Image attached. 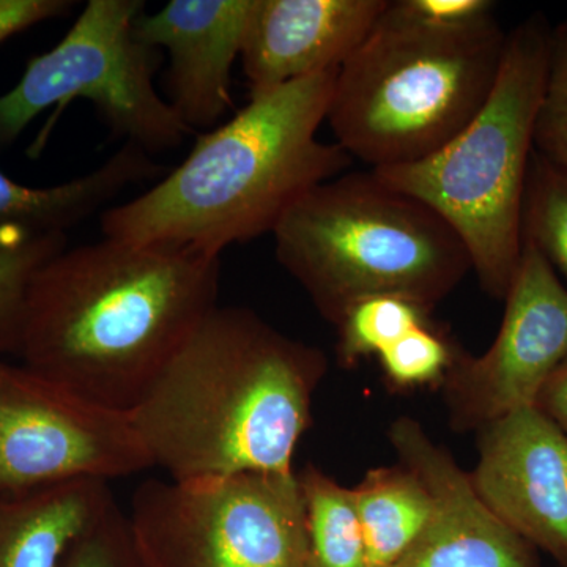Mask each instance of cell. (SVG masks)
Listing matches in <instances>:
<instances>
[{"instance_id":"17","label":"cell","mask_w":567,"mask_h":567,"mask_svg":"<svg viewBox=\"0 0 567 567\" xmlns=\"http://www.w3.org/2000/svg\"><path fill=\"white\" fill-rule=\"evenodd\" d=\"M369 567H390L420 535L431 498L405 466L377 468L352 488Z\"/></svg>"},{"instance_id":"7","label":"cell","mask_w":567,"mask_h":567,"mask_svg":"<svg viewBox=\"0 0 567 567\" xmlns=\"http://www.w3.org/2000/svg\"><path fill=\"white\" fill-rule=\"evenodd\" d=\"M145 11L142 0H89L80 17L51 51L35 55L10 92L0 96V148L10 147L41 112L59 106L40 140L63 107L87 100L115 137L145 152L173 151L192 130L155 87L158 50L137 39L134 24Z\"/></svg>"},{"instance_id":"16","label":"cell","mask_w":567,"mask_h":567,"mask_svg":"<svg viewBox=\"0 0 567 567\" xmlns=\"http://www.w3.org/2000/svg\"><path fill=\"white\" fill-rule=\"evenodd\" d=\"M112 502L110 483L102 480L0 494V567H59Z\"/></svg>"},{"instance_id":"24","label":"cell","mask_w":567,"mask_h":567,"mask_svg":"<svg viewBox=\"0 0 567 567\" xmlns=\"http://www.w3.org/2000/svg\"><path fill=\"white\" fill-rule=\"evenodd\" d=\"M454 347L425 323L413 328L379 354L390 382L398 386H417L445 377Z\"/></svg>"},{"instance_id":"1","label":"cell","mask_w":567,"mask_h":567,"mask_svg":"<svg viewBox=\"0 0 567 567\" xmlns=\"http://www.w3.org/2000/svg\"><path fill=\"white\" fill-rule=\"evenodd\" d=\"M219 257L103 238L33 276L18 357L89 401L132 412L218 306Z\"/></svg>"},{"instance_id":"5","label":"cell","mask_w":567,"mask_h":567,"mask_svg":"<svg viewBox=\"0 0 567 567\" xmlns=\"http://www.w3.org/2000/svg\"><path fill=\"white\" fill-rule=\"evenodd\" d=\"M271 235L278 262L334 327L354 305L380 295L431 312L472 271L456 233L372 171L320 183Z\"/></svg>"},{"instance_id":"18","label":"cell","mask_w":567,"mask_h":567,"mask_svg":"<svg viewBox=\"0 0 567 567\" xmlns=\"http://www.w3.org/2000/svg\"><path fill=\"white\" fill-rule=\"evenodd\" d=\"M298 480L308 517L309 567H369L352 488L312 465Z\"/></svg>"},{"instance_id":"9","label":"cell","mask_w":567,"mask_h":567,"mask_svg":"<svg viewBox=\"0 0 567 567\" xmlns=\"http://www.w3.org/2000/svg\"><path fill=\"white\" fill-rule=\"evenodd\" d=\"M128 413L0 358V494L152 468Z\"/></svg>"},{"instance_id":"21","label":"cell","mask_w":567,"mask_h":567,"mask_svg":"<svg viewBox=\"0 0 567 567\" xmlns=\"http://www.w3.org/2000/svg\"><path fill=\"white\" fill-rule=\"evenodd\" d=\"M66 248L65 235H43L0 245V358L20 349L25 303L33 276Z\"/></svg>"},{"instance_id":"23","label":"cell","mask_w":567,"mask_h":567,"mask_svg":"<svg viewBox=\"0 0 567 567\" xmlns=\"http://www.w3.org/2000/svg\"><path fill=\"white\" fill-rule=\"evenodd\" d=\"M535 152L567 171V22L551 31L546 87L535 126Z\"/></svg>"},{"instance_id":"4","label":"cell","mask_w":567,"mask_h":567,"mask_svg":"<svg viewBox=\"0 0 567 567\" xmlns=\"http://www.w3.org/2000/svg\"><path fill=\"white\" fill-rule=\"evenodd\" d=\"M506 41L495 13L451 28L388 2L336 74L327 114L336 144L371 169L440 151L483 110Z\"/></svg>"},{"instance_id":"6","label":"cell","mask_w":567,"mask_h":567,"mask_svg":"<svg viewBox=\"0 0 567 567\" xmlns=\"http://www.w3.org/2000/svg\"><path fill=\"white\" fill-rule=\"evenodd\" d=\"M551 31L547 18L535 13L507 32L494 91L440 151L416 163L371 169L456 233L481 287L496 300H505L524 249L522 215Z\"/></svg>"},{"instance_id":"27","label":"cell","mask_w":567,"mask_h":567,"mask_svg":"<svg viewBox=\"0 0 567 567\" xmlns=\"http://www.w3.org/2000/svg\"><path fill=\"white\" fill-rule=\"evenodd\" d=\"M536 406L567 435V361L559 365L543 388Z\"/></svg>"},{"instance_id":"2","label":"cell","mask_w":567,"mask_h":567,"mask_svg":"<svg viewBox=\"0 0 567 567\" xmlns=\"http://www.w3.org/2000/svg\"><path fill=\"white\" fill-rule=\"evenodd\" d=\"M324 369L316 347L216 306L128 416L171 480L293 473Z\"/></svg>"},{"instance_id":"20","label":"cell","mask_w":567,"mask_h":567,"mask_svg":"<svg viewBox=\"0 0 567 567\" xmlns=\"http://www.w3.org/2000/svg\"><path fill=\"white\" fill-rule=\"evenodd\" d=\"M427 315L421 306L393 295L365 298L350 308L336 327L339 361L352 365L369 354L379 357L413 328L429 323Z\"/></svg>"},{"instance_id":"22","label":"cell","mask_w":567,"mask_h":567,"mask_svg":"<svg viewBox=\"0 0 567 567\" xmlns=\"http://www.w3.org/2000/svg\"><path fill=\"white\" fill-rule=\"evenodd\" d=\"M128 514L111 503L63 555L59 567H148Z\"/></svg>"},{"instance_id":"13","label":"cell","mask_w":567,"mask_h":567,"mask_svg":"<svg viewBox=\"0 0 567 567\" xmlns=\"http://www.w3.org/2000/svg\"><path fill=\"white\" fill-rule=\"evenodd\" d=\"M254 0H173L134 24L137 39L169 54L167 103L193 133L218 126L233 107V69Z\"/></svg>"},{"instance_id":"8","label":"cell","mask_w":567,"mask_h":567,"mask_svg":"<svg viewBox=\"0 0 567 567\" xmlns=\"http://www.w3.org/2000/svg\"><path fill=\"white\" fill-rule=\"evenodd\" d=\"M128 517L156 567H309L295 473L148 480L134 492Z\"/></svg>"},{"instance_id":"25","label":"cell","mask_w":567,"mask_h":567,"mask_svg":"<svg viewBox=\"0 0 567 567\" xmlns=\"http://www.w3.org/2000/svg\"><path fill=\"white\" fill-rule=\"evenodd\" d=\"M71 0H0V43L40 22L65 17Z\"/></svg>"},{"instance_id":"26","label":"cell","mask_w":567,"mask_h":567,"mask_svg":"<svg viewBox=\"0 0 567 567\" xmlns=\"http://www.w3.org/2000/svg\"><path fill=\"white\" fill-rule=\"evenodd\" d=\"M421 20L439 25H466L495 13L491 0H402Z\"/></svg>"},{"instance_id":"12","label":"cell","mask_w":567,"mask_h":567,"mask_svg":"<svg viewBox=\"0 0 567 567\" xmlns=\"http://www.w3.org/2000/svg\"><path fill=\"white\" fill-rule=\"evenodd\" d=\"M390 442L431 498L423 529L390 567H539L532 544L484 505L470 475L415 420L394 421Z\"/></svg>"},{"instance_id":"14","label":"cell","mask_w":567,"mask_h":567,"mask_svg":"<svg viewBox=\"0 0 567 567\" xmlns=\"http://www.w3.org/2000/svg\"><path fill=\"white\" fill-rule=\"evenodd\" d=\"M390 0H254L241 63L249 96L341 69Z\"/></svg>"},{"instance_id":"19","label":"cell","mask_w":567,"mask_h":567,"mask_svg":"<svg viewBox=\"0 0 567 567\" xmlns=\"http://www.w3.org/2000/svg\"><path fill=\"white\" fill-rule=\"evenodd\" d=\"M522 235L567 282V171L536 152L529 163Z\"/></svg>"},{"instance_id":"11","label":"cell","mask_w":567,"mask_h":567,"mask_svg":"<svg viewBox=\"0 0 567 567\" xmlns=\"http://www.w3.org/2000/svg\"><path fill=\"white\" fill-rule=\"evenodd\" d=\"M470 475L503 524L567 567V435L536 405L480 429Z\"/></svg>"},{"instance_id":"15","label":"cell","mask_w":567,"mask_h":567,"mask_svg":"<svg viewBox=\"0 0 567 567\" xmlns=\"http://www.w3.org/2000/svg\"><path fill=\"white\" fill-rule=\"evenodd\" d=\"M166 173L151 153L130 142L92 173L48 188L22 185L0 169V245L65 235L126 189Z\"/></svg>"},{"instance_id":"10","label":"cell","mask_w":567,"mask_h":567,"mask_svg":"<svg viewBox=\"0 0 567 567\" xmlns=\"http://www.w3.org/2000/svg\"><path fill=\"white\" fill-rule=\"evenodd\" d=\"M494 344L481 357L454 349L443 377L451 423L483 425L536 405L567 361V289L535 246L524 241Z\"/></svg>"},{"instance_id":"3","label":"cell","mask_w":567,"mask_h":567,"mask_svg":"<svg viewBox=\"0 0 567 567\" xmlns=\"http://www.w3.org/2000/svg\"><path fill=\"white\" fill-rule=\"evenodd\" d=\"M338 70L289 82L197 136L185 162L136 199L102 213L104 238L219 257L274 234L305 194L353 158L317 137Z\"/></svg>"}]
</instances>
